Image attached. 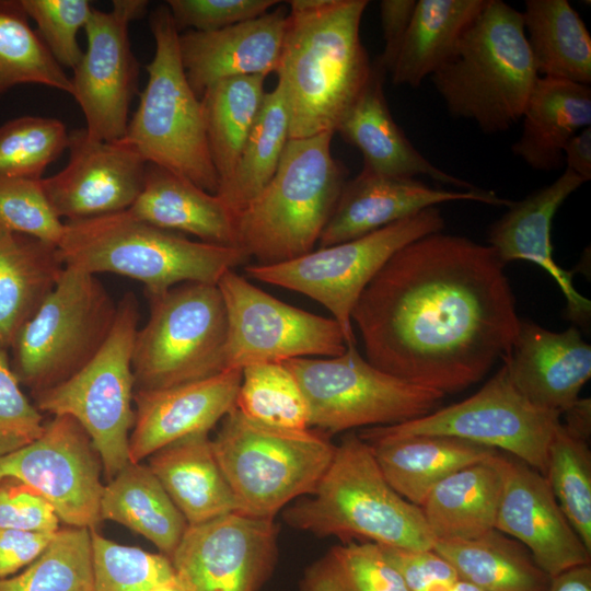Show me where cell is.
Listing matches in <instances>:
<instances>
[{
  "instance_id": "cell-2",
  "label": "cell",
  "mask_w": 591,
  "mask_h": 591,
  "mask_svg": "<svg viewBox=\"0 0 591 591\" xmlns=\"http://www.w3.org/2000/svg\"><path fill=\"white\" fill-rule=\"evenodd\" d=\"M367 0L287 1L277 69L289 108L290 139L336 128L367 85L373 63L361 43Z\"/></svg>"
},
{
  "instance_id": "cell-54",
  "label": "cell",
  "mask_w": 591,
  "mask_h": 591,
  "mask_svg": "<svg viewBox=\"0 0 591 591\" xmlns=\"http://www.w3.org/2000/svg\"><path fill=\"white\" fill-rule=\"evenodd\" d=\"M566 167L586 182L591 178V128L586 127L576 134L565 146Z\"/></svg>"
},
{
  "instance_id": "cell-48",
  "label": "cell",
  "mask_w": 591,
  "mask_h": 591,
  "mask_svg": "<svg viewBox=\"0 0 591 591\" xmlns=\"http://www.w3.org/2000/svg\"><path fill=\"white\" fill-rule=\"evenodd\" d=\"M44 428L40 412L21 390L9 349L0 347V457L39 438Z\"/></svg>"
},
{
  "instance_id": "cell-16",
  "label": "cell",
  "mask_w": 591,
  "mask_h": 591,
  "mask_svg": "<svg viewBox=\"0 0 591 591\" xmlns=\"http://www.w3.org/2000/svg\"><path fill=\"white\" fill-rule=\"evenodd\" d=\"M148 7L147 0H113L111 11L93 8L84 26L88 45L72 70L71 95L93 139L117 141L126 132L139 77L128 31L132 21L146 15Z\"/></svg>"
},
{
  "instance_id": "cell-15",
  "label": "cell",
  "mask_w": 591,
  "mask_h": 591,
  "mask_svg": "<svg viewBox=\"0 0 591 591\" xmlns=\"http://www.w3.org/2000/svg\"><path fill=\"white\" fill-rule=\"evenodd\" d=\"M217 285L227 312L229 369L316 356L332 358L345 352L344 334L333 317L290 305L234 269Z\"/></svg>"
},
{
  "instance_id": "cell-35",
  "label": "cell",
  "mask_w": 591,
  "mask_h": 591,
  "mask_svg": "<svg viewBox=\"0 0 591 591\" xmlns=\"http://www.w3.org/2000/svg\"><path fill=\"white\" fill-rule=\"evenodd\" d=\"M522 13L540 77L591 83V36L567 0H526Z\"/></svg>"
},
{
  "instance_id": "cell-34",
  "label": "cell",
  "mask_w": 591,
  "mask_h": 591,
  "mask_svg": "<svg viewBox=\"0 0 591 591\" xmlns=\"http://www.w3.org/2000/svg\"><path fill=\"white\" fill-rule=\"evenodd\" d=\"M100 517L153 543L169 558L188 523L148 465L128 463L104 486Z\"/></svg>"
},
{
  "instance_id": "cell-14",
  "label": "cell",
  "mask_w": 591,
  "mask_h": 591,
  "mask_svg": "<svg viewBox=\"0 0 591 591\" xmlns=\"http://www.w3.org/2000/svg\"><path fill=\"white\" fill-rule=\"evenodd\" d=\"M560 414L540 408L500 370L475 394L422 417L391 426L363 428L370 442L412 436H450L501 450L545 475L548 448Z\"/></svg>"
},
{
  "instance_id": "cell-17",
  "label": "cell",
  "mask_w": 591,
  "mask_h": 591,
  "mask_svg": "<svg viewBox=\"0 0 591 591\" xmlns=\"http://www.w3.org/2000/svg\"><path fill=\"white\" fill-rule=\"evenodd\" d=\"M102 463L82 426L67 415L45 422L39 438L0 457V480L14 479L40 494L69 526L95 528L104 489Z\"/></svg>"
},
{
  "instance_id": "cell-44",
  "label": "cell",
  "mask_w": 591,
  "mask_h": 591,
  "mask_svg": "<svg viewBox=\"0 0 591 591\" xmlns=\"http://www.w3.org/2000/svg\"><path fill=\"white\" fill-rule=\"evenodd\" d=\"M68 142L58 118L26 115L5 121L0 126V177L42 179Z\"/></svg>"
},
{
  "instance_id": "cell-18",
  "label": "cell",
  "mask_w": 591,
  "mask_h": 591,
  "mask_svg": "<svg viewBox=\"0 0 591 591\" xmlns=\"http://www.w3.org/2000/svg\"><path fill=\"white\" fill-rule=\"evenodd\" d=\"M273 519L237 512L188 525L171 555L182 591H258L277 561Z\"/></svg>"
},
{
  "instance_id": "cell-13",
  "label": "cell",
  "mask_w": 591,
  "mask_h": 591,
  "mask_svg": "<svg viewBox=\"0 0 591 591\" xmlns=\"http://www.w3.org/2000/svg\"><path fill=\"white\" fill-rule=\"evenodd\" d=\"M285 364L305 396L310 427L326 434L406 422L438 409L445 396L375 368L356 345L337 357L297 358Z\"/></svg>"
},
{
  "instance_id": "cell-58",
  "label": "cell",
  "mask_w": 591,
  "mask_h": 591,
  "mask_svg": "<svg viewBox=\"0 0 591 591\" xmlns=\"http://www.w3.org/2000/svg\"><path fill=\"white\" fill-rule=\"evenodd\" d=\"M148 591H182L177 583H166L157 586Z\"/></svg>"
},
{
  "instance_id": "cell-40",
  "label": "cell",
  "mask_w": 591,
  "mask_h": 591,
  "mask_svg": "<svg viewBox=\"0 0 591 591\" xmlns=\"http://www.w3.org/2000/svg\"><path fill=\"white\" fill-rule=\"evenodd\" d=\"M300 591H408L381 545L346 543L310 565Z\"/></svg>"
},
{
  "instance_id": "cell-29",
  "label": "cell",
  "mask_w": 591,
  "mask_h": 591,
  "mask_svg": "<svg viewBox=\"0 0 591 591\" xmlns=\"http://www.w3.org/2000/svg\"><path fill=\"white\" fill-rule=\"evenodd\" d=\"M521 119L520 139L512 152L529 166L554 171L564 161L567 142L591 124V89L564 79L540 77Z\"/></svg>"
},
{
  "instance_id": "cell-41",
  "label": "cell",
  "mask_w": 591,
  "mask_h": 591,
  "mask_svg": "<svg viewBox=\"0 0 591 591\" xmlns=\"http://www.w3.org/2000/svg\"><path fill=\"white\" fill-rule=\"evenodd\" d=\"M236 408L255 421L283 428H310L305 396L285 362H264L242 369Z\"/></svg>"
},
{
  "instance_id": "cell-43",
  "label": "cell",
  "mask_w": 591,
  "mask_h": 591,
  "mask_svg": "<svg viewBox=\"0 0 591 591\" xmlns=\"http://www.w3.org/2000/svg\"><path fill=\"white\" fill-rule=\"evenodd\" d=\"M545 478L566 519L591 552V453L560 424L548 448Z\"/></svg>"
},
{
  "instance_id": "cell-21",
  "label": "cell",
  "mask_w": 591,
  "mask_h": 591,
  "mask_svg": "<svg viewBox=\"0 0 591 591\" xmlns=\"http://www.w3.org/2000/svg\"><path fill=\"white\" fill-rule=\"evenodd\" d=\"M463 200L498 207H509L513 202L479 187L470 190L438 188L414 177L386 176L362 167L355 178L345 183L320 235V247L363 236L443 202Z\"/></svg>"
},
{
  "instance_id": "cell-11",
  "label": "cell",
  "mask_w": 591,
  "mask_h": 591,
  "mask_svg": "<svg viewBox=\"0 0 591 591\" xmlns=\"http://www.w3.org/2000/svg\"><path fill=\"white\" fill-rule=\"evenodd\" d=\"M139 304L132 292L117 303L112 331L96 356L77 374L33 396L39 412L74 418L89 434L111 480L129 463L135 422L132 347Z\"/></svg>"
},
{
  "instance_id": "cell-12",
  "label": "cell",
  "mask_w": 591,
  "mask_h": 591,
  "mask_svg": "<svg viewBox=\"0 0 591 591\" xmlns=\"http://www.w3.org/2000/svg\"><path fill=\"white\" fill-rule=\"evenodd\" d=\"M444 229L438 206L363 236L320 247L273 265L253 264L246 276L302 293L324 305L338 323L347 346L356 345L351 315L362 291L398 250Z\"/></svg>"
},
{
  "instance_id": "cell-22",
  "label": "cell",
  "mask_w": 591,
  "mask_h": 591,
  "mask_svg": "<svg viewBox=\"0 0 591 591\" xmlns=\"http://www.w3.org/2000/svg\"><path fill=\"white\" fill-rule=\"evenodd\" d=\"M242 369L166 389L135 391V422L129 462L139 463L161 448L189 434L209 432L236 407Z\"/></svg>"
},
{
  "instance_id": "cell-32",
  "label": "cell",
  "mask_w": 591,
  "mask_h": 591,
  "mask_svg": "<svg viewBox=\"0 0 591 591\" xmlns=\"http://www.w3.org/2000/svg\"><path fill=\"white\" fill-rule=\"evenodd\" d=\"M494 456L437 484L420 509L436 541L471 540L495 529L502 476Z\"/></svg>"
},
{
  "instance_id": "cell-50",
  "label": "cell",
  "mask_w": 591,
  "mask_h": 591,
  "mask_svg": "<svg viewBox=\"0 0 591 591\" xmlns=\"http://www.w3.org/2000/svg\"><path fill=\"white\" fill-rule=\"evenodd\" d=\"M0 529L57 532L59 519L36 490L14 479H1Z\"/></svg>"
},
{
  "instance_id": "cell-4",
  "label": "cell",
  "mask_w": 591,
  "mask_h": 591,
  "mask_svg": "<svg viewBox=\"0 0 591 591\" xmlns=\"http://www.w3.org/2000/svg\"><path fill=\"white\" fill-rule=\"evenodd\" d=\"M538 78L522 13L501 0L486 1L453 57L431 76L448 112L485 134L521 119Z\"/></svg>"
},
{
  "instance_id": "cell-10",
  "label": "cell",
  "mask_w": 591,
  "mask_h": 591,
  "mask_svg": "<svg viewBox=\"0 0 591 591\" xmlns=\"http://www.w3.org/2000/svg\"><path fill=\"white\" fill-rule=\"evenodd\" d=\"M150 314L134 339L135 391H153L228 368V321L218 285L184 282L149 296Z\"/></svg>"
},
{
  "instance_id": "cell-27",
  "label": "cell",
  "mask_w": 591,
  "mask_h": 591,
  "mask_svg": "<svg viewBox=\"0 0 591 591\" xmlns=\"http://www.w3.org/2000/svg\"><path fill=\"white\" fill-rule=\"evenodd\" d=\"M128 210L158 228L188 233L209 244L237 247L236 216L225 202L157 164L147 162L142 189Z\"/></svg>"
},
{
  "instance_id": "cell-31",
  "label": "cell",
  "mask_w": 591,
  "mask_h": 591,
  "mask_svg": "<svg viewBox=\"0 0 591 591\" xmlns=\"http://www.w3.org/2000/svg\"><path fill=\"white\" fill-rule=\"evenodd\" d=\"M63 269L57 245L0 228V347L10 348Z\"/></svg>"
},
{
  "instance_id": "cell-53",
  "label": "cell",
  "mask_w": 591,
  "mask_h": 591,
  "mask_svg": "<svg viewBox=\"0 0 591 591\" xmlns=\"http://www.w3.org/2000/svg\"><path fill=\"white\" fill-rule=\"evenodd\" d=\"M379 7L384 49L375 62L390 73L410 24L416 1L382 0Z\"/></svg>"
},
{
  "instance_id": "cell-5",
  "label": "cell",
  "mask_w": 591,
  "mask_h": 591,
  "mask_svg": "<svg viewBox=\"0 0 591 591\" xmlns=\"http://www.w3.org/2000/svg\"><path fill=\"white\" fill-rule=\"evenodd\" d=\"M333 132L289 139L266 187L236 215V244L258 265L313 250L346 181L332 154Z\"/></svg>"
},
{
  "instance_id": "cell-24",
  "label": "cell",
  "mask_w": 591,
  "mask_h": 591,
  "mask_svg": "<svg viewBox=\"0 0 591 591\" xmlns=\"http://www.w3.org/2000/svg\"><path fill=\"white\" fill-rule=\"evenodd\" d=\"M288 10L273 11L218 31L178 34V51L188 83L200 97L211 84L233 77L277 72Z\"/></svg>"
},
{
  "instance_id": "cell-36",
  "label": "cell",
  "mask_w": 591,
  "mask_h": 591,
  "mask_svg": "<svg viewBox=\"0 0 591 591\" xmlns=\"http://www.w3.org/2000/svg\"><path fill=\"white\" fill-rule=\"evenodd\" d=\"M433 551L485 591H546L551 581L520 542L496 529L471 540L436 541Z\"/></svg>"
},
{
  "instance_id": "cell-42",
  "label": "cell",
  "mask_w": 591,
  "mask_h": 591,
  "mask_svg": "<svg viewBox=\"0 0 591 591\" xmlns=\"http://www.w3.org/2000/svg\"><path fill=\"white\" fill-rule=\"evenodd\" d=\"M0 591H93L90 529H59L22 572L0 579Z\"/></svg>"
},
{
  "instance_id": "cell-38",
  "label": "cell",
  "mask_w": 591,
  "mask_h": 591,
  "mask_svg": "<svg viewBox=\"0 0 591 591\" xmlns=\"http://www.w3.org/2000/svg\"><path fill=\"white\" fill-rule=\"evenodd\" d=\"M290 117L283 89L277 82L266 92L237 163L217 195L236 216L273 178L289 136Z\"/></svg>"
},
{
  "instance_id": "cell-47",
  "label": "cell",
  "mask_w": 591,
  "mask_h": 591,
  "mask_svg": "<svg viewBox=\"0 0 591 591\" xmlns=\"http://www.w3.org/2000/svg\"><path fill=\"white\" fill-rule=\"evenodd\" d=\"M27 16L50 55L62 67L74 69L83 50L78 33L84 28L93 7L89 0H21Z\"/></svg>"
},
{
  "instance_id": "cell-20",
  "label": "cell",
  "mask_w": 591,
  "mask_h": 591,
  "mask_svg": "<svg viewBox=\"0 0 591 591\" xmlns=\"http://www.w3.org/2000/svg\"><path fill=\"white\" fill-rule=\"evenodd\" d=\"M502 490L495 529L520 542L551 578L590 564V554L575 532L545 476L515 459L498 454Z\"/></svg>"
},
{
  "instance_id": "cell-52",
  "label": "cell",
  "mask_w": 591,
  "mask_h": 591,
  "mask_svg": "<svg viewBox=\"0 0 591 591\" xmlns=\"http://www.w3.org/2000/svg\"><path fill=\"white\" fill-rule=\"evenodd\" d=\"M56 532L0 529V579L32 564L50 544Z\"/></svg>"
},
{
  "instance_id": "cell-49",
  "label": "cell",
  "mask_w": 591,
  "mask_h": 591,
  "mask_svg": "<svg viewBox=\"0 0 591 591\" xmlns=\"http://www.w3.org/2000/svg\"><path fill=\"white\" fill-rule=\"evenodd\" d=\"M279 3L277 0H167L178 33L218 31L260 16Z\"/></svg>"
},
{
  "instance_id": "cell-30",
  "label": "cell",
  "mask_w": 591,
  "mask_h": 591,
  "mask_svg": "<svg viewBox=\"0 0 591 591\" xmlns=\"http://www.w3.org/2000/svg\"><path fill=\"white\" fill-rule=\"evenodd\" d=\"M368 443L386 482L418 507L442 479L499 452L450 436H412Z\"/></svg>"
},
{
  "instance_id": "cell-26",
  "label": "cell",
  "mask_w": 591,
  "mask_h": 591,
  "mask_svg": "<svg viewBox=\"0 0 591 591\" xmlns=\"http://www.w3.org/2000/svg\"><path fill=\"white\" fill-rule=\"evenodd\" d=\"M385 71L375 62L371 77L339 121L336 132L356 147L363 157V167L393 177L428 176L460 190L475 189L433 165L409 141L394 120L384 94Z\"/></svg>"
},
{
  "instance_id": "cell-55",
  "label": "cell",
  "mask_w": 591,
  "mask_h": 591,
  "mask_svg": "<svg viewBox=\"0 0 591 591\" xmlns=\"http://www.w3.org/2000/svg\"><path fill=\"white\" fill-rule=\"evenodd\" d=\"M546 591H591L590 564L569 568L552 577Z\"/></svg>"
},
{
  "instance_id": "cell-9",
  "label": "cell",
  "mask_w": 591,
  "mask_h": 591,
  "mask_svg": "<svg viewBox=\"0 0 591 591\" xmlns=\"http://www.w3.org/2000/svg\"><path fill=\"white\" fill-rule=\"evenodd\" d=\"M116 310L95 275L65 266L56 287L9 348L20 384L35 396L77 374L105 344Z\"/></svg>"
},
{
  "instance_id": "cell-51",
  "label": "cell",
  "mask_w": 591,
  "mask_h": 591,
  "mask_svg": "<svg viewBox=\"0 0 591 591\" xmlns=\"http://www.w3.org/2000/svg\"><path fill=\"white\" fill-rule=\"evenodd\" d=\"M382 548L408 591H450L452 584L460 579L453 566L433 548Z\"/></svg>"
},
{
  "instance_id": "cell-57",
  "label": "cell",
  "mask_w": 591,
  "mask_h": 591,
  "mask_svg": "<svg viewBox=\"0 0 591 591\" xmlns=\"http://www.w3.org/2000/svg\"><path fill=\"white\" fill-rule=\"evenodd\" d=\"M450 591H485V590L471 581L460 578L452 584Z\"/></svg>"
},
{
  "instance_id": "cell-1",
  "label": "cell",
  "mask_w": 591,
  "mask_h": 591,
  "mask_svg": "<svg viewBox=\"0 0 591 591\" xmlns=\"http://www.w3.org/2000/svg\"><path fill=\"white\" fill-rule=\"evenodd\" d=\"M505 266L489 245L442 231L398 250L352 311L366 359L444 395L480 381L519 328Z\"/></svg>"
},
{
  "instance_id": "cell-19",
  "label": "cell",
  "mask_w": 591,
  "mask_h": 591,
  "mask_svg": "<svg viewBox=\"0 0 591 591\" xmlns=\"http://www.w3.org/2000/svg\"><path fill=\"white\" fill-rule=\"evenodd\" d=\"M69 161L42 178L58 218L74 221L128 210L143 185L147 162L124 142L91 138L84 128L69 132Z\"/></svg>"
},
{
  "instance_id": "cell-8",
  "label": "cell",
  "mask_w": 591,
  "mask_h": 591,
  "mask_svg": "<svg viewBox=\"0 0 591 591\" xmlns=\"http://www.w3.org/2000/svg\"><path fill=\"white\" fill-rule=\"evenodd\" d=\"M212 445L236 512L256 519H274L293 499L313 494L336 451L326 433L268 426L236 407Z\"/></svg>"
},
{
  "instance_id": "cell-28",
  "label": "cell",
  "mask_w": 591,
  "mask_h": 591,
  "mask_svg": "<svg viewBox=\"0 0 591 591\" xmlns=\"http://www.w3.org/2000/svg\"><path fill=\"white\" fill-rule=\"evenodd\" d=\"M148 466L188 525L236 512L209 432L189 434L161 448L149 456Z\"/></svg>"
},
{
  "instance_id": "cell-45",
  "label": "cell",
  "mask_w": 591,
  "mask_h": 591,
  "mask_svg": "<svg viewBox=\"0 0 591 591\" xmlns=\"http://www.w3.org/2000/svg\"><path fill=\"white\" fill-rule=\"evenodd\" d=\"M93 591H148L175 583L170 558L163 554L126 546L90 529Z\"/></svg>"
},
{
  "instance_id": "cell-33",
  "label": "cell",
  "mask_w": 591,
  "mask_h": 591,
  "mask_svg": "<svg viewBox=\"0 0 591 591\" xmlns=\"http://www.w3.org/2000/svg\"><path fill=\"white\" fill-rule=\"evenodd\" d=\"M487 0H418L390 71L395 85L418 88L445 65Z\"/></svg>"
},
{
  "instance_id": "cell-25",
  "label": "cell",
  "mask_w": 591,
  "mask_h": 591,
  "mask_svg": "<svg viewBox=\"0 0 591 591\" xmlns=\"http://www.w3.org/2000/svg\"><path fill=\"white\" fill-rule=\"evenodd\" d=\"M583 183V178L566 167L552 184L513 201L488 232V245L505 265L526 260L553 277L567 301L568 315L575 322L589 318L591 302L575 289L572 273L554 260L551 232L557 210Z\"/></svg>"
},
{
  "instance_id": "cell-7",
  "label": "cell",
  "mask_w": 591,
  "mask_h": 591,
  "mask_svg": "<svg viewBox=\"0 0 591 591\" xmlns=\"http://www.w3.org/2000/svg\"><path fill=\"white\" fill-rule=\"evenodd\" d=\"M155 43L148 82L123 141L148 162L178 174L211 194L219 189L200 97L190 88L178 51V31L167 5L149 19Z\"/></svg>"
},
{
  "instance_id": "cell-37",
  "label": "cell",
  "mask_w": 591,
  "mask_h": 591,
  "mask_svg": "<svg viewBox=\"0 0 591 591\" xmlns=\"http://www.w3.org/2000/svg\"><path fill=\"white\" fill-rule=\"evenodd\" d=\"M265 78L223 79L208 86L200 96L208 147L220 184L233 172L262 108Z\"/></svg>"
},
{
  "instance_id": "cell-46",
  "label": "cell",
  "mask_w": 591,
  "mask_h": 591,
  "mask_svg": "<svg viewBox=\"0 0 591 591\" xmlns=\"http://www.w3.org/2000/svg\"><path fill=\"white\" fill-rule=\"evenodd\" d=\"M0 228L58 246L65 222L51 209L40 179L0 177Z\"/></svg>"
},
{
  "instance_id": "cell-56",
  "label": "cell",
  "mask_w": 591,
  "mask_h": 591,
  "mask_svg": "<svg viewBox=\"0 0 591 591\" xmlns=\"http://www.w3.org/2000/svg\"><path fill=\"white\" fill-rule=\"evenodd\" d=\"M564 428L575 437L589 441L591 433V401L590 398H579L572 406L563 413Z\"/></svg>"
},
{
  "instance_id": "cell-6",
  "label": "cell",
  "mask_w": 591,
  "mask_h": 591,
  "mask_svg": "<svg viewBox=\"0 0 591 591\" xmlns=\"http://www.w3.org/2000/svg\"><path fill=\"white\" fill-rule=\"evenodd\" d=\"M309 496L283 511L290 526L403 549L434 546L420 507L391 487L370 444L355 432L336 445L331 465Z\"/></svg>"
},
{
  "instance_id": "cell-3",
  "label": "cell",
  "mask_w": 591,
  "mask_h": 591,
  "mask_svg": "<svg viewBox=\"0 0 591 591\" xmlns=\"http://www.w3.org/2000/svg\"><path fill=\"white\" fill-rule=\"evenodd\" d=\"M58 250L65 266L138 280L148 297L184 282L217 285L227 271L248 259L237 247L192 241L129 210L66 221Z\"/></svg>"
},
{
  "instance_id": "cell-23",
  "label": "cell",
  "mask_w": 591,
  "mask_h": 591,
  "mask_svg": "<svg viewBox=\"0 0 591 591\" xmlns=\"http://www.w3.org/2000/svg\"><path fill=\"white\" fill-rule=\"evenodd\" d=\"M502 364L532 404L563 415L591 376V347L576 327L556 333L520 320Z\"/></svg>"
},
{
  "instance_id": "cell-39",
  "label": "cell",
  "mask_w": 591,
  "mask_h": 591,
  "mask_svg": "<svg viewBox=\"0 0 591 591\" xmlns=\"http://www.w3.org/2000/svg\"><path fill=\"white\" fill-rule=\"evenodd\" d=\"M21 84L72 93L71 79L30 25L21 0H0V97Z\"/></svg>"
}]
</instances>
